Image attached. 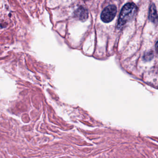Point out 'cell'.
Masks as SVG:
<instances>
[{"label": "cell", "mask_w": 158, "mask_h": 158, "mask_svg": "<svg viewBox=\"0 0 158 158\" xmlns=\"http://www.w3.org/2000/svg\"><path fill=\"white\" fill-rule=\"evenodd\" d=\"M137 7L135 4L128 3L122 9L118 21V29H121L130 20H131L136 15Z\"/></svg>", "instance_id": "cell-1"}, {"label": "cell", "mask_w": 158, "mask_h": 158, "mask_svg": "<svg viewBox=\"0 0 158 158\" xmlns=\"http://www.w3.org/2000/svg\"><path fill=\"white\" fill-rule=\"evenodd\" d=\"M117 8L116 6L111 5L106 7L102 12L101 18L105 23L111 22L116 16Z\"/></svg>", "instance_id": "cell-2"}, {"label": "cell", "mask_w": 158, "mask_h": 158, "mask_svg": "<svg viewBox=\"0 0 158 158\" xmlns=\"http://www.w3.org/2000/svg\"><path fill=\"white\" fill-rule=\"evenodd\" d=\"M157 12L156 7L154 4H152L150 7L149 13V19L150 21L155 23L157 21Z\"/></svg>", "instance_id": "cell-3"}, {"label": "cell", "mask_w": 158, "mask_h": 158, "mask_svg": "<svg viewBox=\"0 0 158 158\" xmlns=\"http://www.w3.org/2000/svg\"><path fill=\"white\" fill-rule=\"evenodd\" d=\"M76 15L80 20H85L88 17V13L87 10L83 7H80L76 11Z\"/></svg>", "instance_id": "cell-4"}, {"label": "cell", "mask_w": 158, "mask_h": 158, "mask_svg": "<svg viewBox=\"0 0 158 158\" xmlns=\"http://www.w3.org/2000/svg\"><path fill=\"white\" fill-rule=\"evenodd\" d=\"M153 56H154V54H153V52L147 53L144 56V59L145 60H150L153 58Z\"/></svg>", "instance_id": "cell-5"}, {"label": "cell", "mask_w": 158, "mask_h": 158, "mask_svg": "<svg viewBox=\"0 0 158 158\" xmlns=\"http://www.w3.org/2000/svg\"><path fill=\"white\" fill-rule=\"evenodd\" d=\"M84 1H87V0H84Z\"/></svg>", "instance_id": "cell-6"}]
</instances>
